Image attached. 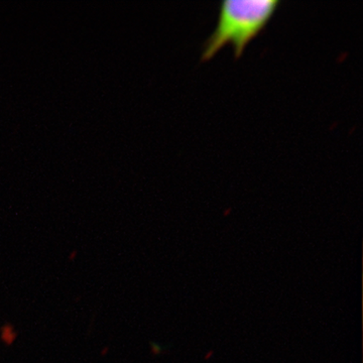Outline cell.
I'll return each mask as SVG.
<instances>
[{
    "label": "cell",
    "mask_w": 363,
    "mask_h": 363,
    "mask_svg": "<svg viewBox=\"0 0 363 363\" xmlns=\"http://www.w3.org/2000/svg\"><path fill=\"white\" fill-rule=\"evenodd\" d=\"M18 338V332L16 331L13 325L6 323L2 325L0 328V339L6 345H11Z\"/></svg>",
    "instance_id": "obj_2"
},
{
    "label": "cell",
    "mask_w": 363,
    "mask_h": 363,
    "mask_svg": "<svg viewBox=\"0 0 363 363\" xmlns=\"http://www.w3.org/2000/svg\"><path fill=\"white\" fill-rule=\"evenodd\" d=\"M152 352L156 353V354H157V353L161 352V347H160V346H157L156 343L152 344Z\"/></svg>",
    "instance_id": "obj_3"
},
{
    "label": "cell",
    "mask_w": 363,
    "mask_h": 363,
    "mask_svg": "<svg viewBox=\"0 0 363 363\" xmlns=\"http://www.w3.org/2000/svg\"><path fill=\"white\" fill-rule=\"evenodd\" d=\"M279 6V0H223L216 28L203 45L202 61L213 58L227 44L233 45L234 56L240 58Z\"/></svg>",
    "instance_id": "obj_1"
}]
</instances>
